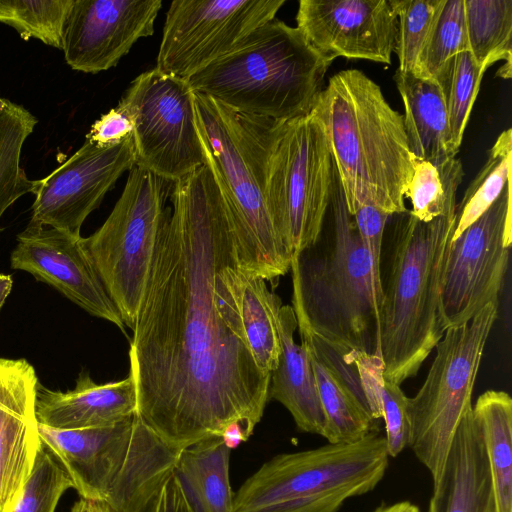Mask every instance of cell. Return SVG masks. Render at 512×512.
I'll return each instance as SVG.
<instances>
[{
	"label": "cell",
	"mask_w": 512,
	"mask_h": 512,
	"mask_svg": "<svg viewBox=\"0 0 512 512\" xmlns=\"http://www.w3.org/2000/svg\"><path fill=\"white\" fill-rule=\"evenodd\" d=\"M170 198L130 341L136 414L178 450L235 425L247 440L271 375L244 334L230 279L237 235L208 157Z\"/></svg>",
	"instance_id": "cell-1"
},
{
	"label": "cell",
	"mask_w": 512,
	"mask_h": 512,
	"mask_svg": "<svg viewBox=\"0 0 512 512\" xmlns=\"http://www.w3.org/2000/svg\"><path fill=\"white\" fill-rule=\"evenodd\" d=\"M326 218L317 241L291 259L297 324L339 352L381 358V275L347 210L337 172Z\"/></svg>",
	"instance_id": "cell-2"
},
{
	"label": "cell",
	"mask_w": 512,
	"mask_h": 512,
	"mask_svg": "<svg viewBox=\"0 0 512 512\" xmlns=\"http://www.w3.org/2000/svg\"><path fill=\"white\" fill-rule=\"evenodd\" d=\"M313 110L324 125L349 214L366 205L389 215L406 212L415 157L403 115L379 85L358 69L340 71Z\"/></svg>",
	"instance_id": "cell-3"
},
{
	"label": "cell",
	"mask_w": 512,
	"mask_h": 512,
	"mask_svg": "<svg viewBox=\"0 0 512 512\" xmlns=\"http://www.w3.org/2000/svg\"><path fill=\"white\" fill-rule=\"evenodd\" d=\"M395 215L380 274L379 346L384 380L401 385L418 373L445 332L441 296L455 210L430 222L409 210Z\"/></svg>",
	"instance_id": "cell-4"
},
{
	"label": "cell",
	"mask_w": 512,
	"mask_h": 512,
	"mask_svg": "<svg viewBox=\"0 0 512 512\" xmlns=\"http://www.w3.org/2000/svg\"><path fill=\"white\" fill-rule=\"evenodd\" d=\"M194 104L207 157L232 215L240 270L274 281L290 270L292 259L265 196L267 157L279 121L235 112L197 92Z\"/></svg>",
	"instance_id": "cell-5"
},
{
	"label": "cell",
	"mask_w": 512,
	"mask_h": 512,
	"mask_svg": "<svg viewBox=\"0 0 512 512\" xmlns=\"http://www.w3.org/2000/svg\"><path fill=\"white\" fill-rule=\"evenodd\" d=\"M330 65L297 27L274 18L187 82L235 112L287 121L313 110Z\"/></svg>",
	"instance_id": "cell-6"
},
{
	"label": "cell",
	"mask_w": 512,
	"mask_h": 512,
	"mask_svg": "<svg viewBox=\"0 0 512 512\" xmlns=\"http://www.w3.org/2000/svg\"><path fill=\"white\" fill-rule=\"evenodd\" d=\"M39 435L81 498L104 501L116 512H144L173 473L181 451L137 414L98 428L60 430L39 424Z\"/></svg>",
	"instance_id": "cell-7"
},
{
	"label": "cell",
	"mask_w": 512,
	"mask_h": 512,
	"mask_svg": "<svg viewBox=\"0 0 512 512\" xmlns=\"http://www.w3.org/2000/svg\"><path fill=\"white\" fill-rule=\"evenodd\" d=\"M388 461L379 431L350 444L279 454L234 493L233 512H338L379 484Z\"/></svg>",
	"instance_id": "cell-8"
},
{
	"label": "cell",
	"mask_w": 512,
	"mask_h": 512,
	"mask_svg": "<svg viewBox=\"0 0 512 512\" xmlns=\"http://www.w3.org/2000/svg\"><path fill=\"white\" fill-rule=\"evenodd\" d=\"M335 163L324 125L312 110L279 121L266 163L265 196L292 256L318 239L331 203Z\"/></svg>",
	"instance_id": "cell-9"
},
{
	"label": "cell",
	"mask_w": 512,
	"mask_h": 512,
	"mask_svg": "<svg viewBox=\"0 0 512 512\" xmlns=\"http://www.w3.org/2000/svg\"><path fill=\"white\" fill-rule=\"evenodd\" d=\"M173 183L135 165L111 213L82 238L125 326L133 330L145 293Z\"/></svg>",
	"instance_id": "cell-10"
},
{
	"label": "cell",
	"mask_w": 512,
	"mask_h": 512,
	"mask_svg": "<svg viewBox=\"0 0 512 512\" xmlns=\"http://www.w3.org/2000/svg\"><path fill=\"white\" fill-rule=\"evenodd\" d=\"M497 313L498 304L489 303L469 323L446 329L423 385L407 398L408 446L430 472L433 485L442 475L462 418L472 408L474 384Z\"/></svg>",
	"instance_id": "cell-11"
},
{
	"label": "cell",
	"mask_w": 512,
	"mask_h": 512,
	"mask_svg": "<svg viewBox=\"0 0 512 512\" xmlns=\"http://www.w3.org/2000/svg\"><path fill=\"white\" fill-rule=\"evenodd\" d=\"M118 104L134 124L137 166L176 182L206 163L187 80L154 68L137 76Z\"/></svg>",
	"instance_id": "cell-12"
},
{
	"label": "cell",
	"mask_w": 512,
	"mask_h": 512,
	"mask_svg": "<svg viewBox=\"0 0 512 512\" xmlns=\"http://www.w3.org/2000/svg\"><path fill=\"white\" fill-rule=\"evenodd\" d=\"M285 0H174L166 13L158 71L187 80L273 20Z\"/></svg>",
	"instance_id": "cell-13"
},
{
	"label": "cell",
	"mask_w": 512,
	"mask_h": 512,
	"mask_svg": "<svg viewBox=\"0 0 512 512\" xmlns=\"http://www.w3.org/2000/svg\"><path fill=\"white\" fill-rule=\"evenodd\" d=\"M512 245L511 183L476 221L449 244L441 311L444 330L469 323L498 297Z\"/></svg>",
	"instance_id": "cell-14"
},
{
	"label": "cell",
	"mask_w": 512,
	"mask_h": 512,
	"mask_svg": "<svg viewBox=\"0 0 512 512\" xmlns=\"http://www.w3.org/2000/svg\"><path fill=\"white\" fill-rule=\"evenodd\" d=\"M135 165L132 136L110 146L86 140L64 163L38 180L30 222L80 237L88 215Z\"/></svg>",
	"instance_id": "cell-15"
},
{
	"label": "cell",
	"mask_w": 512,
	"mask_h": 512,
	"mask_svg": "<svg viewBox=\"0 0 512 512\" xmlns=\"http://www.w3.org/2000/svg\"><path fill=\"white\" fill-rule=\"evenodd\" d=\"M296 22L330 63L337 57L391 62L397 30L391 0H300Z\"/></svg>",
	"instance_id": "cell-16"
},
{
	"label": "cell",
	"mask_w": 512,
	"mask_h": 512,
	"mask_svg": "<svg viewBox=\"0 0 512 512\" xmlns=\"http://www.w3.org/2000/svg\"><path fill=\"white\" fill-rule=\"evenodd\" d=\"M161 8V0H74L63 37L66 63L93 74L115 67L154 33Z\"/></svg>",
	"instance_id": "cell-17"
},
{
	"label": "cell",
	"mask_w": 512,
	"mask_h": 512,
	"mask_svg": "<svg viewBox=\"0 0 512 512\" xmlns=\"http://www.w3.org/2000/svg\"><path fill=\"white\" fill-rule=\"evenodd\" d=\"M82 238L29 222L17 236V245L10 257L11 267L32 274L91 315L111 322L125 333V325Z\"/></svg>",
	"instance_id": "cell-18"
},
{
	"label": "cell",
	"mask_w": 512,
	"mask_h": 512,
	"mask_svg": "<svg viewBox=\"0 0 512 512\" xmlns=\"http://www.w3.org/2000/svg\"><path fill=\"white\" fill-rule=\"evenodd\" d=\"M37 383L26 359L0 358V512L13 509L42 444Z\"/></svg>",
	"instance_id": "cell-19"
},
{
	"label": "cell",
	"mask_w": 512,
	"mask_h": 512,
	"mask_svg": "<svg viewBox=\"0 0 512 512\" xmlns=\"http://www.w3.org/2000/svg\"><path fill=\"white\" fill-rule=\"evenodd\" d=\"M39 424L60 430L111 426L137 413V392L130 374L122 380L96 384L82 371L73 390L53 391L39 382L36 387Z\"/></svg>",
	"instance_id": "cell-20"
},
{
	"label": "cell",
	"mask_w": 512,
	"mask_h": 512,
	"mask_svg": "<svg viewBox=\"0 0 512 512\" xmlns=\"http://www.w3.org/2000/svg\"><path fill=\"white\" fill-rule=\"evenodd\" d=\"M427 512H493L489 467L472 408L456 430Z\"/></svg>",
	"instance_id": "cell-21"
},
{
	"label": "cell",
	"mask_w": 512,
	"mask_h": 512,
	"mask_svg": "<svg viewBox=\"0 0 512 512\" xmlns=\"http://www.w3.org/2000/svg\"><path fill=\"white\" fill-rule=\"evenodd\" d=\"M281 353L271 373L269 399L280 402L292 415L297 428L324 436L325 416L307 349L297 344V320L292 306L281 305L276 313Z\"/></svg>",
	"instance_id": "cell-22"
},
{
	"label": "cell",
	"mask_w": 512,
	"mask_h": 512,
	"mask_svg": "<svg viewBox=\"0 0 512 512\" xmlns=\"http://www.w3.org/2000/svg\"><path fill=\"white\" fill-rule=\"evenodd\" d=\"M394 80L403 101L404 128L413 156L434 166L456 158L439 83L399 71H396Z\"/></svg>",
	"instance_id": "cell-23"
},
{
	"label": "cell",
	"mask_w": 512,
	"mask_h": 512,
	"mask_svg": "<svg viewBox=\"0 0 512 512\" xmlns=\"http://www.w3.org/2000/svg\"><path fill=\"white\" fill-rule=\"evenodd\" d=\"M231 449L223 437L216 436L180 451L173 473L193 512H233Z\"/></svg>",
	"instance_id": "cell-24"
},
{
	"label": "cell",
	"mask_w": 512,
	"mask_h": 512,
	"mask_svg": "<svg viewBox=\"0 0 512 512\" xmlns=\"http://www.w3.org/2000/svg\"><path fill=\"white\" fill-rule=\"evenodd\" d=\"M490 473L493 512H512V399L488 390L472 406Z\"/></svg>",
	"instance_id": "cell-25"
},
{
	"label": "cell",
	"mask_w": 512,
	"mask_h": 512,
	"mask_svg": "<svg viewBox=\"0 0 512 512\" xmlns=\"http://www.w3.org/2000/svg\"><path fill=\"white\" fill-rule=\"evenodd\" d=\"M230 279L249 348L259 368L271 375L281 353L276 326L281 299L264 279L243 272L239 265L231 269Z\"/></svg>",
	"instance_id": "cell-26"
},
{
	"label": "cell",
	"mask_w": 512,
	"mask_h": 512,
	"mask_svg": "<svg viewBox=\"0 0 512 512\" xmlns=\"http://www.w3.org/2000/svg\"><path fill=\"white\" fill-rule=\"evenodd\" d=\"M303 343V342H301ZM307 349L325 416L324 438L331 444L360 441L379 426L345 380L309 346Z\"/></svg>",
	"instance_id": "cell-27"
},
{
	"label": "cell",
	"mask_w": 512,
	"mask_h": 512,
	"mask_svg": "<svg viewBox=\"0 0 512 512\" xmlns=\"http://www.w3.org/2000/svg\"><path fill=\"white\" fill-rule=\"evenodd\" d=\"M468 52L485 71L498 61L497 76L510 79L512 0H463Z\"/></svg>",
	"instance_id": "cell-28"
},
{
	"label": "cell",
	"mask_w": 512,
	"mask_h": 512,
	"mask_svg": "<svg viewBox=\"0 0 512 512\" xmlns=\"http://www.w3.org/2000/svg\"><path fill=\"white\" fill-rule=\"evenodd\" d=\"M36 124L37 119L15 103L0 117V218L18 198L37 189L38 180L29 179L20 165L22 147Z\"/></svg>",
	"instance_id": "cell-29"
},
{
	"label": "cell",
	"mask_w": 512,
	"mask_h": 512,
	"mask_svg": "<svg viewBox=\"0 0 512 512\" xmlns=\"http://www.w3.org/2000/svg\"><path fill=\"white\" fill-rule=\"evenodd\" d=\"M512 130L503 131L488 153V158L470 183L462 200L456 204L455 228L451 241L476 221L496 201L510 182Z\"/></svg>",
	"instance_id": "cell-30"
},
{
	"label": "cell",
	"mask_w": 512,
	"mask_h": 512,
	"mask_svg": "<svg viewBox=\"0 0 512 512\" xmlns=\"http://www.w3.org/2000/svg\"><path fill=\"white\" fill-rule=\"evenodd\" d=\"M463 175L462 163L457 158L440 166L415 158L413 176L405 193L412 204L409 212L422 222H430L454 211Z\"/></svg>",
	"instance_id": "cell-31"
},
{
	"label": "cell",
	"mask_w": 512,
	"mask_h": 512,
	"mask_svg": "<svg viewBox=\"0 0 512 512\" xmlns=\"http://www.w3.org/2000/svg\"><path fill=\"white\" fill-rule=\"evenodd\" d=\"M463 51H468L464 1L442 0L414 75L436 81L449 61Z\"/></svg>",
	"instance_id": "cell-32"
},
{
	"label": "cell",
	"mask_w": 512,
	"mask_h": 512,
	"mask_svg": "<svg viewBox=\"0 0 512 512\" xmlns=\"http://www.w3.org/2000/svg\"><path fill=\"white\" fill-rule=\"evenodd\" d=\"M485 70L468 51L454 56L436 81L442 88L452 148L458 153Z\"/></svg>",
	"instance_id": "cell-33"
},
{
	"label": "cell",
	"mask_w": 512,
	"mask_h": 512,
	"mask_svg": "<svg viewBox=\"0 0 512 512\" xmlns=\"http://www.w3.org/2000/svg\"><path fill=\"white\" fill-rule=\"evenodd\" d=\"M74 0H12L11 26L25 41L35 38L62 49L68 16Z\"/></svg>",
	"instance_id": "cell-34"
},
{
	"label": "cell",
	"mask_w": 512,
	"mask_h": 512,
	"mask_svg": "<svg viewBox=\"0 0 512 512\" xmlns=\"http://www.w3.org/2000/svg\"><path fill=\"white\" fill-rule=\"evenodd\" d=\"M391 3L397 17L394 47L397 71L414 74L442 0H391Z\"/></svg>",
	"instance_id": "cell-35"
},
{
	"label": "cell",
	"mask_w": 512,
	"mask_h": 512,
	"mask_svg": "<svg viewBox=\"0 0 512 512\" xmlns=\"http://www.w3.org/2000/svg\"><path fill=\"white\" fill-rule=\"evenodd\" d=\"M74 488L67 472L42 443L32 471L10 512H54L65 491Z\"/></svg>",
	"instance_id": "cell-36"
},
{
	"label": "cell",
	"mask_w": 512,
	"mask_h": 512,
	"mask_svg": "<svg viewBox=\"0 0 512 512\" xmlns=\"http://www.w3.org/2000/svg\"><path fill=\"white\" fill-rule=\"evenodd\" d=\"M380 395L382 418L385 423L386 450L389 457H397L408 446V397L400 385L385 380Z\"/></svg>",
	"instance_id": "cell-37"
},
{
	"label": "cell",
	"mask_w": 512,
	"mask_h": 512,
	"mask_svg": "<svg viewBox=\"0 0 512 512\" xmlns=\"http://www.w3.org/2000/svg\"><path fill=\"white\" fill-rule=\"evenodd\" d=\"M390 216L392 215L369 205L360 207L353 215L361 239L379 272L384 232Z\"/></svg>",
	"instance_id": "cell-38"
},
{
	"label": "cell",
	"mask_w": 512,
	"mask_h": 512,
	"mask_svg": "<svg viewBox=\"0 0 512 512\" xmlns=\"http://www.w3.org/2000/svg\"><path fill=\"white\" fill-rule=\"evenodd\" d=\"M133 131L134 124L130 115L118 104L93 123L86 140L99 146H110L131 137Z\"/></svg>",
	"instance_id": "cell-39"
},
{
	"label": "cell",
	"mask_w": 512,
	"mask_h": 512,
	"mask_svg": "<svg viewBox=\"0 0 512 512\" xmlns=\"http://www.w3.org/2000/svg\"><path fill=\"white\" fill-rule=\"evenodd\" d=\"M144 512H193L174 474L157 491Z\"/></svg>",
	"instance_id": "cell-40"
},
{
	"label": "cell",
	"mask_w": 512,
	"mask_h": 512,
	"mask_svg": "<svg viewBox=\"0 0 512 512\" xmlns=\"http://www.w3.org/2000/svg\"><path fill=\"white\" fill-rule=\"evenodd\" d=\"M70 512H116L106 502L80 498Z\"/></svg>",
	"instance_id": "cell-41"
},
{
	"label": "cell",
	"mask_w": 512,
	"mask_h": 512,
	"mask_svg": "<svg viewBox=\"0 0 512 512\" xmlns=\"http://www.w3.org/2000/svg\"><path fill=\"white\" fill-rule=\"evenodd\" d=\"M371 512H421L420 508L410 501H398L392 504L382 503Z\"/></svg>",
	"instance_id": "cell-42"
},
{
	"label": "cell",
	"mask_w": 512,
	"mask_h": 512,
	"mask_svg": "<svg viewBox=\"0 0 512 512\" xmlns=\"http://www.w3.org/2000/svg\"><path fill=\"white\" fill-rule=\"evenodd\" d=\"M13 281L10 275L0 274V308L12 289Z\"/></svg>",
	"instance_id": "cell-43"
},
{
	"label": "cell",
	"mask_w": 512,
	"mask_h": 512,
	"mask_svg": "<svg viewBox=\"0 0 512 512\" xmlns=\"http://www.w3.org/2000/svg\"><path fill=\"white\" fill-rule=\"evenodd\" d=\"M12 0H0V22L6 24L11 18Z\"/></svg>",
	"instance_id": "cell-44"
},
{
	"label": "cell",
	"mask_w": 512,
	"mask_h": 512,
	"mask_svg": "<svg viewBox=\"0 0 512 512\" xmlns=\"http://www.w3.org/2000/svg\"><path fill=\"white\" fill-rule=\"evenodd\" d=\"M11 104L12 102L10 100L0 96V117L6 112Z\"/></svg>",
	"instance_id": "cell-45"
}]
</instances>
